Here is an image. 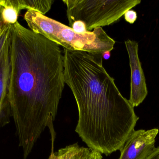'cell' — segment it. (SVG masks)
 <instances>
[{"mask_svg":"<svg viewBox=\"0 0 159 159\" xmlns=\"http://www.w3.org/2000/svg\"><path fill=\"white\" fill-rule=\"evenodd\" d=\"M9 72L7 101L23 159L42 133L50 130L65 87L64 57L58 45L18 22L10 26Z\"/></svg>","mask_w":159,"mask_h":159,"instance_id":"1","label":"cell"},{"mask_svg":"<svg viewBox=\"0 0 159 159\" xmlns=\"http://www.w3.org/2000/svg\"><path fill=\"white\" fill-rule=\"evenodd\" d=\"M103 55L64 49V75L78 107L75 132L89 148L108 156L122 148L139 117L103 66Z\"/></svg>","mask_w":159,"mask_h":159,"instance_id":"2","label":"cell"},{"mask_svg":"<svg viewBox=\"0 0 159 159\" xmlns=\"http://www.w3.org/2000/svg\"><path fill=\"white\" fill-rule=\"evenodd\" d=\"M24 18L30 30L65 49L103 54L112 51L116 44L102 27L78 33L71 27L31 9L27 10Z\"/></svg>","mask_w":159,"mask_h":159,"instance_id":"3","label":"cell"},{"mask_svg":"<svg viewBox=\"0 0 159 159\" xmlns=\"http://www.w3.org/2000/svg\"><path fill=\"white\" fill-rule=\"evenodd\" d=\"M70 27L81 21L87 31L108 26L119 20L128 10L141 3L140 0H63Z\"/></svg>","mask_w":159,"mask_h":159,"instance_id":"4","label":"cell"},{"mask_svg":"<svg viewBox=\"0 0 159 159\" xmlns=\"http://www.w3.org/2000/svg\"><path fill=\"white\" fill-rule=\"evenodd\" d=\"M131 70L130 94L129 101L133 107L139 106L148 93L145 76L138 55V44L133 40L125 42Z\"/></svg>","mask_w":159,"mask_h":159,"instance_id":"5","label":"cell"},{"mask_svg":"<svg viewBox=\"0 0 159 159\" xmlns=\"http://www.w3.org/2000/svg\"><path fill=\"white\" fill-rule=\"evenodd\" d=\"M158 129L134 130L120 151L119 159H147L155 150Z\"/></svg>","mask_w":159,"mask_h":159,"instance_id":"6","label":"cell"},{"mask_svg":"<svg viewBox=\"0 0 159 159\" xmlns=\"http://www.w3.org/2000/svg\"><path fill=\"white\" fill-rule=\"evenodd\" d=\"M0 5L1 16L4 23L7 26L16 23L20 11L18 0H0Z\"/></svg>","mask_w":159,"mask_h":159,"instance_id":"7","label":"cell"},{"mask_svg":"<svg viewBox=\"0 0 159 159\" xmlns=\"http://www.w3.org/2000/svg\"><path fill=\"white\" fill-rule=\"evenodd\" d=\"M20 11L22 9H31L45 15L51 9L53 0H18Z\"/></svg>","mask_w":159,"mask_h":159,"instance_id":"8","label":"cell"},{"mask_svg":"<svg viewBox=\"0 0 159 159\" xmlns=\"http://www.w3.org/2000/svg\"><path fill=\"white\" fill-rule=\"evenodd\" d=\"M79 148L77 143L70 145L59 149L57 152H51L48 159H70L76 154Z\"/></svg>","mask_w":159,"mask_h":159,"instance_id":"9","label":"cell"},{"mask_svg":"<svg viewBox=\"0 0 159 159\" xmlns=\"http://www.w3.org/2000/svg\"><path fill=\"white\" fill-rule=\"evenodd\" d=\"M70 159H103L102 154L89 147H80L76 154Z\"/></svg>","mask_w":159,"mask_h":159,"instance_id":"10","label":"cell"},{"mask_svg":"<svg viewBox=\"0 0 159 159\" xmlns=\"http://www.w3.org/2000/svg\"><path fill=\"white\" fill-rule=\"evenodd\" d=\"M72 28L78 33H82L87 32L86 25L84 22L81 21H75L71 26Z\"/></svg>","mask_w":159,"mask_h":159,"instance_id":"11","label":"cell"},{"mask_svg":"<svg viewBox=\"0 0 159 159\" xmlns=\"http://www.w3.org/2000/svg\"><path fill=\"white\" fill-rule=\"evenodd\" d=\"M124 16L126 21L130 24H133L137 18V14L136 11L132 9L127 11L124 14Z\"/></svg>","mask_w":159,"mask_h":159,"instance_id":"12","label":"cell"},{"mask_svg":"<svg viewBox=\"0 0 159 159\" xmlns=\"http://www.w3.org/2000/svg\"><path fill=\"white\" fill-rule=\"evenodd\" d=\"M9 27H10V26H7V25H6L3 21L2 20L1 14V5H0V36L2 35L3 33L6 30H7Z\"/></svg>","mask_w":159,"mask_h":159,"instance_id":"13","label":"cell"},{"mask_svg":"<svg viewBox=\"0 0 159 159\" xmlns=\"http://www.w3.org/2000/svg\"><path fill=\"white\" fill-rule=\"evenodd\" d=\"M147 159H159V147H156Z\"/></svg>","mask_w":159,"mask_h":159,"instance_id":"14","label":"cell"},{"mask_svg":"<svg viewBox=\"0 0 159 159\" xmlns=\"http://www.w3.org/2000/svg\"><path fill=\"white\" fill-rule=\"evenodd\" d=\"M110 57V52H106L103 54V58H104L105 59H107L109 58Z\"/></svg>","mask_w":159,"mask_h":159,"instance_id":"15","label":"cell"}]
</instances>
